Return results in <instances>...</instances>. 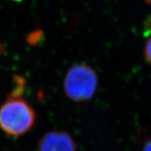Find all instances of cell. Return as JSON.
<instances>
[{
	"label": "cell",
	"mask_w": 151,
	"mask_h": 151,
	"mask_svg": "<svg viewBox=\"0 0 151 151\" xmlns=\"http://www.w3.org/2000/svg\"><path fill=\"white\" fill-rule=\"evenodd\" d=\"M24 88L23 79L16 78L15 89L0 106V129L9 137H19L26 134L36 123V112L22 97Z\"/></svg>",
	"instance_id": "cell-1"
},
{
	"label": "cell",
	"mask_w": 151,
	"mask_h": 151,
	"mask_svg": "<svg viewBox=\"0 0 151 151\" xmlns=\"http://www.w3.org/2000/svg\"><path fill=\"white\" fill-rule=\"evenodd\" d=\"M98 86V76L94 69L86 63H77L69 69L63 80L64 93L76 103L90 100Z\"/></svg>",
	"instance_id": "cell-2"
},
{
	"label": "cell",
	"mask_w": 151,
	"mask_h": 151,
	"mask_svg": "<svg viewBox=\"0 0 151 151\" xmlns=\"http://www.w3.org/2000/svg\"><path fill=\"white\" fill-rule=\"evenodd\" d=\"M38 151H76L73 138L63 130H51L39 140Z\"/></svg>",
	"instance_id": "cell-3"
},
{
	"label": "cell",
	"mask_w": 151,
	"mask_h": 151,
	"mask_svg": "<svg viewBox=\"0 0 151 151\" xmlns=\"http://www.w3.org/2000/svg\"><path fill=\"white\" fill-rule=\"evenodd\" d=\"M144 56L147 61L151 64V34L150 35L149 39L147 40L144 47Z\"/></svg>",
	"instance_id": "cell-4"
},
{
	"label": "cell",
	"mask_w": 151,
	"mask_h": 151,
	"mask_svg": "<svg viewBox=\"0 0 151 151\" xmlns=\"http://www.w3.org/2000/svg\"><path fill=\"white\" fill-rule=\"evenodd\" d=\"M148 2L151 6V0H148ZM145 32L149 36L151 34V15L149 16L148 19L147 20V23L145 25Z\"/></svg>",
	"instance_id": "cell-5"
},
{
	"label": "cell",
	"mask_w": 151,
	"mask_h": 151,
	"mask_svg": "<svg viewBox=\"0 0 151 151\" xmlns=\"http://www.w3.org/2000/svg\"><path fill=\"white\" fill-rule=\"evenodd\" d=\"M143 151H151V139H148L143 146Z\"/></svg>",
	"instance_id": "cell-6"
}]
</instances>
